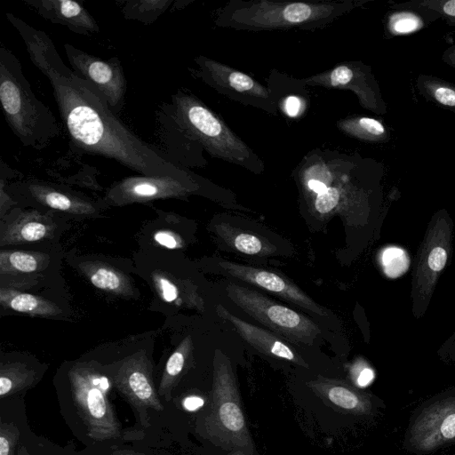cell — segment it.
<instances>
[{
  "mask_svg": "<svg viewBox=\"0 0 455 455\" xmlns=\"http://www.w3.org/2000/svg\"><path fill=\"white\" fill-rule=\"evenodd\" d=\"M5 16L23 39L33 64L50 82L74 147L86 154L113 159L140 175L196 176L124 126L100 91L64 64L47 34L10 12Z\"/></svg>",
  "mask_w": 455,
  "mask_h": 455,
  "instance_id": "1",
  "label": "cell"
},
{
  "mask_svg": "<svg viewBox=\"0 0 455 455\" xmlns=\"http://www.w3.org/2000/svg\"><path fill=\"white\" fill-rule=\"evenodd\" d=\"M366 165L358 156L315 148L304 156L294 169L293 177L314 216L347 217L363 202L359 181Z\"/></svg>",
  "mask_w": 455,
  "mask_h": 455,
  "instance_id": "2",
  "label": "cell"
},
{
  "mask_svg": "<svg viewBox=\"0 0 455 455\" xmlns=\"http://www.w3.org/2000/svg\"><path fill=\"white\" fill-rule=\"evenodd\" d=\"M369 0H231L217 11L224 28L262 31L323 28Z\"/></svg>",
  "mask_w": 455,
  "mask_h": 455,
  "instance_id": "3",
  "label": "cell"
},
{
  "mask_svg": "<svg viewBox=\"0 0 455 455\" xmlns=\"http://www.w3.org/2000/svg\"><path fill=\"white\" fill-rule=\"evenodd\" d=\"M0 101L5 120L25 147L46 148L62 129L52 110L33 92L17 57L0 47Z\"/></svg>",
  "mask_w": 455,
  "mask_h": 455,
  "instance_id": "4",
  "label": "cell"
},
{
  "mask_svg": "<svg viewBox=\"0 0 455 455\" xmlns=\"http://www.w3.org/2000/svg\"><path fill=\"white\" fill-rule=\"evenodd\" d=\"M172 101V117L176 124L211 156L255 174L265 171L264 162L253 149L200 99L179 91Z\"/></svg>",
  "mask_w": 455,
  "mask_h": 455,
  "instance_id": "5",
  "label": "cell"
},
{
  "mask_svg": "<svg viewBox=\"0 0 455 455\" xmlns=\"http://www.w3.org/2000/svg\"><path fill=\"white\" fill-rule=\"evenodd\" d=\"M71 393L87 435L103 442L120 436V424L108 399L111 380L90 366L76 365L68 372Z\"/></svg>",
  "mask_w": 455,
  "mask_h": 455,
  "instance_id": "6",
  "label": "cell"
},
{
  "mask_svg": "<svg viewBox=\"0 0 455 455\" xmlns=\"http://www.w3.org/2000/svg\"><path fill=\"white\" fill-rule=\"evenodd\" d=\"M225 291L227 296L243 312L291 341L311 344L322 333L319 326L310 318L255 290L229 282Z\"/></svg>",
  "mask_w": 455,
  "mask_h": 455,
  "instance_id": "7",
  "label": "cell"
},
{
  "mask_svg": "<svg viewBox=\"0 0 455 455\" xmlns=\"http://www.w3.org/2000/svg\"><path fill=\"white\" fill-rule=\"evenodd\" d=\"M194 61V75L219 93L270 115L277 114L278 96L270 84L265 86L246 73L204 55Z\"/></svg>",
  "mask_w": 455,
  "mask_h": 455,
  "instance_id": "8",
  "label": "cell"
},
{
  "mask_svg": "<svg viewBox=\"0 0 455 455\" xmlns=\"http://www.w3.org/2000/svg\"><path fill=\"white\" fill-rule=\"evenodd\" d=\"M211 182L196 175L193 178L171 176H130L115 183L106 199L112 204L124 205L163 198H184L200 193Z\"/></svg>",
  "mask_w": 455,
  "mask_h": 455,
  "instance_id": "9",
  "label": "cell"
},
{
  "mask_svg": "<svg viewBox=\"0 0 455 455\" xmlns=\"http://www.w3.org/2000/svg\"><path fill=\"white\" fill-rule=\"evenodd\" d=\"M299 81L305 86L351 91L363 108L377 115L387 113L386 103L371 68L362 61H343L311 76L299 78Z\"/></svg>",
  "mask_w": 455,
  "mask_h": 455,
  "instance_id": "10",
  "label": "cell"
},
{
  "mask_svg": "<svg viewBox=\"0 0 455 455\" xmlns=\"http://www.w3.org/2000/svg\"><path fill=\"white\" fill-rule=\"evenodd\" d=\"M64 50L72 70L100 91L115 115L119 113L124 106L127 89L119 60L113 57L103 60L70 44H65Z\"/></svg>",
  "mask_w": 455,
  "mask_h": 455,
  "instance_id": "11",
  "label": "cell"
},
{
  "mask_svg": "<svg viewBox=\"0 0 455 455\" xmlns=\"http://www.w3.org/2000/svg\"><path fill=\"white\" fill-rule=\"evenodd\" d=\"M214 417L218 427L235 440L250 442L228 358L218 350L214 360Z\"/></svg>",
  "mask_w": 455,
  "mask_h": 455,
  "instance_id": "12",
  "label": "cell"
},
{
  "mask_svg": "<svg viewBox=\"0 0 455 455\" xmlns=\"http://www.w3.org/2000/svg\"><path fill=\"white\" fill-rule=\"evenodd\" d=\"M223 275L260 288L319 316L329 315L294 283L275 272L228 260L218 261Z\"/></svg>",
  "mask_w": 455,
  "mask_h": 455,
  "instance_id": "13",
  "label": "cell"
},
{
  "mask_svg": "<svg viewBox=\"0 0 455 455\" xmlns=\"http://www.w3.org/2000/svg\"><path fill=\"white\" fill-rule=\"evenodd\" d=\"M109 379L141 419L147 409L164 410L153 383L150 363L144 355H133L124 360Z\"/></svg>",
  "mask_w": 455,
  "mask_h": 455,
  "instance_id": "14",
  "label": "cell"
},
{
  "mask_svg": "<svg viewBox=\"0 0 455 455\" xmlns=\"http://www.w3.org/2000/svg\"><path fill=\"white\" fill-rule=\"evenodd\" d=\"M216 311L220 318L232 323L243 340L259 352L307 367L305 360L281 336L243 321L222 305H218Z\"/></svg>",
  "mask_w": 455,
  "mask_h": 455,
  "instance_id": "15",
  "label": "cell"
},
{
  "mask_svg": "<svg viewBox=\"0 0 455 455\" xmlns=\"http://www.w3.org/2000/svg\"><path fill=\"white\" fill-rule=\"evenodd\" d=\"M42 18L67 27L74 33L90 36L100 32V27L88 10L72 0H24Z\"/></svg>",
  "mask_w": 455,
  "mask_h": 455,
  "instance_id": "16",
  "label": "cell"
},
{
  "mask_svg": "<svg viewBox=\"0 0 455 455\" xmlns=\"http://www.w3.org/2000/svg\"><path fill=\"white\" fill-rule=\"evenodd\" d=\"M19 187L36 202L53 210L79 215H88L95 212L89 202L44 182L30 180Z\"/></svg>",
  "mask_w": 455,
  "mask_h": 455,
  "instance_id": "17",
  "label": "cell"
},
{
  "mask_svg": "<svg viewBox=\"0 0 455 455\" xmlns=\"http://www.w3.org/2000/svg\"><path fill=\"white\" fill-rule=\"evenodd\" d=\"M216 230L225 243L236 251L257 256H266L275 251V247L267 241L227 223L218 225Z\"/></svg>",
  "mask_w": 455,
  "mask_h": 455,
  "instance_id": "18",
  "label": "cell"
},
{
  "mask_svg": "<svg viewBox=\"0 0 455 455\" xmlns=\"http://www.w3.org/2000/svg\"><path fill=\"white\" fill-rule=\"evenodd\" d=\"M336 124L345 135L362 141L382 143L390 139L387 127L379 120L372 117L348 116L339 119Z\"/></svg>",
  "mask_w": 455,
  "mask_h": 455,
  "instance_id": "19",
  "label": "cell"
},
{
  "mask_svg": "<svg viewBox=\"0 0 455 455\" xmlns=\"http://www.w3.org/2000/svg\"><path fill=\"white\" fill-rule=\"evenodd\" d=\"M43 217L36 212L23 214L11 224L1 235V244L35 242L45 237L50 227L43 222Z\"/></svg>",
  "mask_w": 455,
  "mask_h": 455,
  "instance_id": "20",
  "label": "cell"
},
{
  "mask_svg": "<svg viewBox=\"0 0 455 455\" xmlns=\"http://www.w3.org/2000/svg\"><path fill=\"white\" fill-rule=\"evenodd\" d=\"M0 301L3 306L14 311L33 315H56L60 313L56 305L42 298L4 288L0 291Z\"/></svg>",
  "mask_w": 455,
  "mask_h": 455,
  "instance_id": "21",
  "label": "cell"
},
{
  "mask_svg": "<svg viewBox=\"0 0 455 455\" xmlns=\"http://www.w3.org/2000/svg\"><path fill=\"white\" fill-rule=\"evenodd\" d=\"M416 87L426 100L455 113V84L436 76L419 75Z\"/></svg>",
  "mask_w": 455,
  "mask_h": 455,
  "instance_id": "22",
  "label": "cell"
},
{
  "mask_svg": "<svg viewBox=\"0 0 455 455\" xmlns=\"http://www.w3.org/2000/svg\"><path fill=\"white\" fill-rule=\"evenodd\" d=\"M315 389L325 396L335 405L347 411H363L365 403L354 390L330 379H319L310 383Z\"/></svg>",
  "mask_w": 455,
  "mask_h": 455,
  "instance_id": "23",
  "label": "cell"
},
{
  "mask_svg": "<svg viewBox=\"0 0 455 455\" xmlns=\"http://www.w3.org/2000/svg\"><path fill=\"white\" fill-rule=\"evenodd\" d=\"M192 347L191 338L187 337L170 355L157 390L158 395H167L175 387L191 354Z\"/></svg>",
  "mask_w": 455,
  "mask_h": 455,
  "instance_id": "24",
  "label": "cell"
},
{
  "mask_svg": "<svg viewBox=\"0 0 455 455\" xmlns=\"http://www.w3.org/2000/svg\"><path fill=\"white\" fill-rule=\"evenodd\" d=\"M35 381L34 371L22 364H2L0 369V395H10L30 387Z\"/></svg>",
  "mask_w": 455,
  "mask_h": 455,
  "instance_id": "25",
  "label": "cell"
},
{
  "mask_svg": "<svg viewBox=\"0 0 455 455\" xmlns=\"http://www.w3.org/2000/svg\"><path fill=\"white\" fill-rule=\"evenodd\" d=\"M172 3V0L127 1L122 9V12L125 19L136 20L149 24L164 12Z\"/></svg>",
  "mask_w": 455,
  "mask_h": 455,
  "instance_id": "26",
  "label": "cell"
},
{
  "mask_svg": "<svg viewBox=\"0 0 455 455\" xmlns=\"http://www.w3.org/2000/svg\"><path fill=\"white\" fill-rule=\"evenodd\" d=\"M87 273L91 283L99 289L122 292L127 286L124 275L110 267L92 266Z\"/></svg>",
  "mask_w": 455,
  "mask_h": 455,
  "instance_id": "27",
  "label": "cell"
},
{
  "mask_svg": "<svg viewBox=\"0 0 455 455\" xmlns=\"http://www.w3.org/2000/svg\"><path fill=\"white\" fill-rule=\"evenodd\" d=\"M394 7L428 11L437 14L449 26L455 27V0H411L395 4Z\"/></svg>",
  "mask_w": 455,
  "mask_h": 455,
  "instance_id": "28",
  "label": "cell"
},
{
  "mask_svg": "<svg viewBox=\"0 0 455 455\" xmlns=\"http://www.w3.org/2000/svg\"><path fill=\"white\" fill-rule=\"evenodd\" d=\"M39 258L31 252L27 251H1L0 266L1 270H16L21 273H31L38 269Z\"/></svg>",
  "mask_w": 455,
  "mask_h": 455,
  "instance_id": "29",
  "label": "cell"
},
{
  "mask_svg": "<svg viewBox=\"0 0 455 455\" xmlns=\"http://www.w3.org/2000/svg\"><path fill=\"white\" fill-rule=\"evenodd\" d=\"M420 19L413 13H397L390 16L387 29L390 34H406L420 28Z\"/></svg>",
  "mask_w": 455,
  "mask_h": 455,
  "instance_id": "30",
  "label": "cell"
},
{
  "mask_svg": "<svg viewBox=\"0 0 455 455\" xmlns=\"http://www.w3.org/2000/svg\"><path fill=\"white\" fill-rule=\"evenodd\" d=\"M20 431L13 423H0V455H14Z\"/></svg>",
  "mask_w": 455,
  "mask_h": 455,
  "instance_id": "31",
  "label": "cell"
},
{
  "mask_svg": "<svg viewBox=\"0 0 455 455\" xmlns=\"http://www.w3.org/2000/svg\"><path fill=\"white\" fill-rule=\"evenodd\" d=\"M447 250L442 244L433 246L426 258V266L428 270L427 274L435 279L434 275L440 273L447 262Z\"/></svg>",
  "mask_w": 455,
  "mask_h": 455,
  "instance_id": "32",
  "label": "cell"
},
{
  "mask_svg": "<svg viewBox=\"0 0 455 455\" xmlns=\"http://www.w3.org/2000/svg\"><path fill=\"white\" fill-rule=\"evenodd\" d=\"M153 279L161 298L164 301L172 303L179 298L178 287L168 278L160 274H155Z\"/></svg>",
  "mask_w": 455,
  "mask_h": 455,
  "instance_id": "33",
  "label": "cell"
},
{
  "mask_svg": "<svg viewBox=\"0 0 455 455\" xmlns=\"http://www.w3.org/2000/svg\"><path fill=\"white\" fill-rule=\"evenodd\" d=\"M154 239L160 245L168 249H177L181 247V240L170 231L160 230L154 235Z\"/></svg>",
  "mask_w": 455,
  "mask_h": 455,
  "instance_id": "34",
  "label": "cell"
},
{
  "mask_svg": "<svg viewBox=\"0 0 455 455\" xmlns=\"http://www.w3.org/2000/svg\"><path fill=\"white\" fill-rule=\"evenodd\" d=\"M440 433L444 439L455 437V412L444 418L440 426Z\"/></svg>",
  "mask_w": 455,
  "mask_h": 455,
  "instance_id": "35",
  "label": "cell"
},
{
  "mask_svg": "<svg viewBox=\"0 0 455 455\" xmlns=\"http://www.w3.org/2000/svg\"><path fill=\"white\" fill-rule=\"evenodd\" d=\"M204 399L196 395L188 396L182 402L184 409H186L188 411H195L198 410L204 405Z\"/></svg>",
  "mask_w": 455,
  "mask_h": 455,
  "instance_id": "36",
  "label": "cell"
},
{
  "mask_svg": "<svg viewBox=\"0 0 455 455\" xmlns=\"http://www.w3.org/2000/svg\"><path fill=\"white\" fill-rule=\"evenodd\" d=\"M374 374L371 369L363 368L357 377V384L361 387L368 385L373 379Z\"/></svg>",
  "mask_w": 455,
  "mask_h": 455,
  "instance_id": "37",
  "label": "cell"
},
{
  "mask_svg": "<svg viewBox=\"0 0 455 455\" xmlns=\"http://www.w3.org/2000/svg\"><path fill=\"white\" fill-rule=\"evenodd\" d=\"M442 60L455 69V44L443 52Z\"/></svg>",
  "mask_w": 455,
  "mask_h": 455,
  "instance_id": "38",
  "label": "cell"
},
{
  "mask_svg": "<svg viewBox=\"0 0 455 455\" xmlns=\"http://www.w3.org/2000/svg\"><path fill=\"white\" fill-rule=\"evenodd\" d=\"M112 455H145V454H141V453H138V452H134V451H118L114 452Z\"/></svg>",
  "mask_w": 455,
  "mask_h": 455,
  "instance_id": "39",
  "label": "cell"
},
{
  "mask_svg": "<svg viewBox=\"0 0 455 455\" xmlns=\"http://www.w3.org/2000/svg\"><path fill=\"white\" fill-rule=\"evenodd\" d=\"M17 455H29L26 447L24 445H21L18 451H17Z\"/></svg>",
  "mask_w": 455,
  "mask_h": 455,
  "instance_id": "40",
  "label": "cell"
}]
</instances>
